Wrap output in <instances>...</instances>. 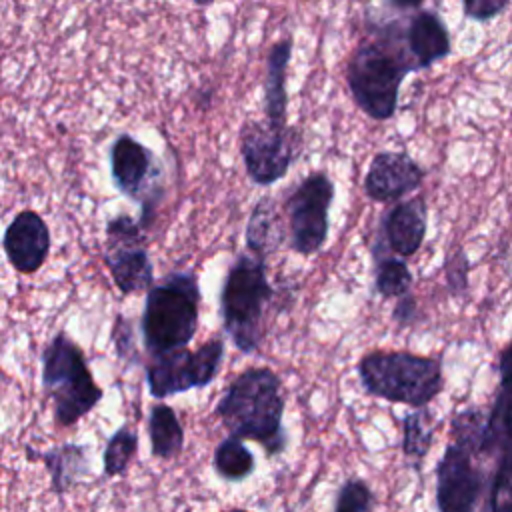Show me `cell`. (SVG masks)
<instances>
[{"mask_svg":"<svg viewBox=\"0 0 512 512\" xmlns=\"http://www.w3.org/2000/svg\"><path fill=\"white\" fill-rule=\"evenodd\" d=\"M414 70L420 68L406 48L402 28L392 22L364 34L348 60L346 82L364 114L388 120L398 108L404 76Z\"/></svg>","mask_w":512,"mask_h":512,"instance_id":"1","label":"cell"},{"mask_svg":"<svg viewBox=\"0 0 512 512\" xmlns=\"http://www.w3.org/2000/svg\"><path fill=\"white\" fill-rule=\"evenodd\" d=\"M286 396L282 380L266 366H252L240 372L214 406L230 436L258 442L268 456H278L288 446L282 418Z\"/></svg>","mask_w":512,"mask_h":512,"instance_id":"2","label":"cell"},{"mask_svg":"<svg viewBox=\"0 0 512 512\" xmlns=\"http://www.w3.org/2000/svg\"><path fill=\"white\" fill-rule=\"evenodd\" d=\"M368 396L410 408H426L444 388L442 360L406 350H372L358 360Z\"/></svg>","mask_w":512,"mask_h":512,"instance_id":"3","label":"cell"},{"mask_svg":"<svg viewBox=\"0 0 512 512\" xmlns=\"http://www.w3.org/2000/svg\"><path fill=\"white\" fill-rule=\"evenodd\" d=\"M200 286L192 270H176L148 288L140 332L150 356L190 344L198 330Z\"/></svg>","mask_w":512,"mask_h":512,"instance_id":"4","label":"cell"},{"mask_svg":"<svg viewBox=\"0 0 512 512\" xmlns=\"http://www.w3.org/2000/svg\"><path fill=\"white\" fill-rule=\"evenodd\" d=\"M274 288L264 260L240 252L220 288V318L226 336L242 354H254L262 340V320Z\"/></svg>","mask_w":512,"mask_h":512,"instance_id":"5","label":"cell"},{"mask_svg":"<svg viewBox=\"0 0 512 512\" xmlns=\"http://www.w3.org/2000/svg\"><path fill=\"white\" fill-rule=\"evenodd\" d=\"M42 384L60 426H72L102 400V388L94 382L82 350L64 332L42 354Z\"/></svg>","mask_w":512,"mask_h":512,"instance_id":"6","label":"cell"},{"mask_svg":"<svg viewBox=\"0 0 512 512\" xmlns=\"http://www.w3.org/2000/svg\"><path fill=\"white\" fill-rule=\"evenodd\" d=\"M226 348L222 338H212L196 350L176 348L152 356L146 364V384L154 398H168L188 390H200L214 382L222 368Z\"/></svg>","mask_w":512,"mask_h":512,"instance_id":"7","label":"cell"},{"mask_svg":"<svg viewBox=\"0 0 512 512\" xmlns=\"http://www.w3.org/2000/svg\"><path fill=\"white\" fill-rule=\"evenodd\" d=\"M334 200V182L322 170L302 178L286 198V218L290 248L300 256L320 252L328 240L330 206Z\"/></svg>","mask_w":512,"mask_h":512,"instance_id":"8","label":"cell"},{"mask_svg":"<svg viewBox=\"0 0 512 512\" xmlns=\"http://www.w3.org/2000/svg\"><path fill=\"white\" fill-rule=\"evenodd\" d=\"M298 152L300 134L286 124L248 122L240 132V156L248 178L258 186L282 180Z\"/></svg>","mask_w":512,"mask_h":512,"instance_id":"9","label":"cell"},{"mask_svg":"<svg viewBox=\"0 0 512 512\" xmlns=\"http://www.w3.org/2000/svg\"><path fill=\"white\" fill-rule=\"evenodd\" d=\"M110 174L114 186L142 206L140 226L146 230L154 220L160 200V164L150 148L128 134H120L110 148Z\"/></svg>","mask_w":512,"mask_h":512,"instance_id":"10","label":"cell"},{"mask_svg":"<svg viewBox=\"0 0 512 512\" xmlns=\"http://www.w3.org/2000/svg\"><path fill=\"white\" fill-rule=\"evenodd\" d=\"M106 264L116 288L128 296L154 284V266L146 250L144 228L120 214L106 224Z\"/></svg>","mask_w":512,"mask_h":512,"instance_id":"11","label":"cell"},{"mask_svg":"<svg viewBox=\"0 0 512 512\" xmlns=\"http://www.w3.org/2000/svg\"><path fill=\"white\" fill-rule=\"evenodd\" d=\"M486 490V476L458 444H448L436 464L438 512H476Z\"/></svg>","mask_w":512,"mask_h":512,"instance_id":"12","label":"cell"},{"mask_svg":"<svg viewBox=\"0 0 512 512\" xmlns=\"http://www.w3.org/2000/svg\"><path fill=\"white\" fill-rule=\"evenodd\" d=\"M428 230V206L422 196L398 200L382 214L378 236L372 244V258L392 254L398 258L414 256L424 244Z\"/></svg>","mask_w":512,"mask_h":512,"instance_id":"13","label":"cell"},{"mask_svg":"<svg viewBox=\"0 0 512 512\" xmlns=\"http://www.w3.org/2000/svg\"><path fill=\"white\" fill-rule=\"evenodd\" d=\"M426 172L406 152H378L364 176V194L374 202H396L420 188Z\"/></svg>","mask_w":512,"mask_h":512,"instance_id":"14","label":"cell"},{"mask_svg":"<svg viewBox=\"0 0 512 512\" xmlns=\"http://www.w3.org/2000/svg\"><path fill=\"white\" fill-rule=\"evenodd\" d=\"M8 260L20 272L38 270L50 250V232L36 212H20L4 234Z\"/></svg>","mask_w":512,"mask_h":512,"instance_id":"15","label":"cell"},{"mask_svg":"<svg viewBox=\"0 0 512 512\" xmlns=\"http://www.w3.org/2000/svg\"><path fill=\"white\" fill-rule=\"evenodd\" d=\"M404 42L418 68H428L446 58L452 50V40L442 18L432 10H418L408 20Z\"/></svg>","mask_w":512,"mask_h":512,"instance_id":"16","label":"cell"},{"mask_svg":"<svg viewBox=\"0 0 512 512\" xmlns=\"http://www.w3.org/2000/svg\"><path fill=\"white\" fill-rule=\"evenodd\" d=\"M286 224L280 216V210L276 206V200L272 196L260 198L248 216L246 224V248L248 254L268 260L270 254H274L286 240Z\"/></svg>","mask_w":512,"mask_h":512,"instance_id":"17","label":"cell"},{"mask_svg":"<svg viewBox=\"0 0 512 512\" xmlns=\"http://www.w3.org/2000/svg\"><path fill=\"white\" fill-rule=\"evenodd\" d=\"M292 56V36L276 42L266 60V78H264V112L266 120L272 124H286V70Z\"/></svg>","mask_w":512,"mask_h":512,"instance_id":"18","label":"cell"},{"mask_svg":"<svg viewBox=\"0 0 512 512\" xmlns=\"http://www.w3.org/2000/svg\"><path fill=\"white\" fill-rule=\"evenodd\" d=\"M150 452L154 458L172 460L184 448V428L172 406L164 402H156L150 406L148 422H146Z\"/></svg>","mask_w":512,"mask_h":512,"instance_id":"19","label":"cell"},{"mask_svg":"<svg viewBox=\"0 0 512 512\" xmlns=\"http://www.w3.org/2000/svg\"><path fill=\"white\" fill-rule=\"evenodd\" d=\"M212 466L222 480L242 482L254 472L256 458L250 452V448L244 444V440L236 436H226L224 440L218 442L214 450Z\"/></svg>","mask_w":512,"mask_h":512,"instance_id":"20","label":"cell"},{"mask_svg":"<svg viewBox=\"0 0 512 512\" xmlns=\"http://www.w3.org/2000/svg\"><path fill=\"white\" fill-rule=\"evenodd\" d=\"M430 412L426 408H414L402 416V454L420 468L434 444V428L430 426Z\"/></svg>","mask_w":512,"mask_h":512,"instance_id":"21","label":"cell"},{"mask_svg":"<svg viewBox=\"0 0 512 512\" xmlns=\"http://www.w3.org/2000/svg\"><path fill=\"white\" fill-rule=\"evenodd\" d=\"M412 272L404 258L382 254L374 256V290L384 298H398L412 288Z\"/></svg>","mask_w":512,"mask_h":512,"instance_id":"22","label":"cell"},{"mask_svg":"<svg viewBox=\"0 0 512 512\" xmlns=\"http://www.w3.org/2000/svg\"><path fill=\"white\" fill-rule=\"evenodd\" d=\"M138 452V434L136 430H132L128 424L120 426L110 438H108V444L104 448V474L106 476H122L132 458L136 456Z\"/></svg>","mask_w":512,"mask_h":512,"instance_id":"23","label":"cell"},{"mask_svg":"<svg viewBox=\"0 0 512 512\" xmlns=\"http://www.w3.org/2000/svg\"><path fill=\"white\" fill-rule=\"evenodd\" d=\"M488 494L484 512H512V486H510V450L496 458L494 472L488 480Z\"/></svg>","mask_w":512,"mask_h":512,"instance_id":"24","label":"cell"},{"mask_svg":"<svg viewBox=\"0 0 512 512\" xmlns=\"http://www.w3.org/2000/svg\"><path fill=\"white\" fill-rule=\"evenodd\" d=\"M372 506L374 492L370 484L362 478L350 476L340 484L332 512H372Z\"/></svg>","mask_w":512,"mask_h":512,"instance_id":"25","label":"cell"},{"mask_svg":"<svg viewBox=\"0 0 512 512\" xmlns=\"http://www.w3.org/2000/svg\"><path fill=\"white\" fill-rule=\"evenodd\" d=\"M444 276H446V288L452 296H464L470 286V262L468 254L458 248L454 250L444 264Z\"/></svg>","mask_w":512,"mask_h":512,"instance_id":"26","label":"cell"},{"mask_svg":"<svg viewBox=\"0 0 512 512\" xmlns=\"http://www.w3.org/2000/svg\"><path fill=\"white\" fill-rule=\"evenodd\" d=\"M112 342L116 348V354L124 362H138V348L134 344V332H132V322L124 318L122 314L116 316L114 328H112Z\"/></svg>","mask_w":512,"mask_h":512,"instance_id":"27","label":"cell"},{"mask_svg":"<svg viewBox=\"0 0 512 512\" xmlns=\"http://www.w3.org/2000/svg\"><path fill=\"white\" fill-rule=\"evenodd\" d=\"M510 0H462L464 16L478 22H488L508 8Z\"/></svg>","mask_w":512,"mask_h":512,"instance_id":"28","label":"cell"},{"mask_svg":"<svg viewBox=\"0 0 512 512\" xmlns=\"http://www.w3.org/2000/svg\"><path fill=\"white\" fill-rule=\"evenodd\" d=\"M392 320L400 328L416 324V320H418V302H416L414 294L406 292V294L398 296V302H396V306L392 310Z\"/></svg>","mask_w":512,"mask_h":512,"instance_id":"29","label":"cell"},{"mask_svg":"<svg viewBox=\"0 0 512 512\" xmlns=\"http://www.w3.org/2000/svg\"><path fill=\"white\" fill-rule=\"evenodd\" d=\"M424 0H388V4L396 10H416L422 6Z\"/></svg>","mask_w":512,"mask_h":512,"instance_id":"30","label":"cell"},{"mask_svg":"<svg viewBox=\"0 0 512 512\" xmlns=\"http://www.w3.org/2000/svg\"><path fill=\"white\" fill-rule=\"evenodd\" d=\"M192 2H196V4H200V6H206V4H212L214 0H192Z\"/></svg>","mask_w":512,"mask_h":512,"instance_id":"31","label":"cell"},{"mask_svg":"<svg viewBox=\"0 0 512 512\" xmlns=\"http://www.w3.org/2000/svg\"><path fill=\"white\" fill-rule=\"evenodd\" d=\"M224 512H248V510H244V508H230V510H224Z\"/></svg>","mask_w":512,"mask_h":512,"instance_id":"32","label":"cell"}]
</instances>
